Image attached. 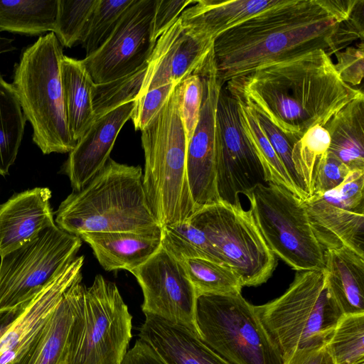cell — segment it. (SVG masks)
Returning a JSON list of instances; mask_svg holds the SVG:
<instances>
[{"label":"cell","instance_id":"21","mask_svg":"<svg viewBox=\"0 0 364 364\" xmlns=\"http://www.w3.org/2000/svg\"><path fill=\"white\" fill-rule=\"evenodd\" d=\"M82 279L65 291L26 349L9 364H65L70 330L86 288Z\"/></svg>","mask_w":364,"mask_h":364},{"label":"cell","instance_id":"15","mask_svg":"<svg viewBox=\"0 0 364 364\" xmlns=\"http://www.w3.org/2000/svg\"><path fill=\"white\" fill-rule=\"evenodd\" d=\"M130 272L141 289L144 315L182 326L199 336L196 323L198 296L180 262L161 247Z\"/></svg>","mask_w":364,"mask_h":364},{"label":"cell","instance_id":"40","mask_svg":"<svg viewBox=\"0 0 364 364\" xmlns=\"http://www.w3.org/2000/svg\"><path fill=\"white\" fill-rule=\"evenodd\" d=\"M170 83L147 91L135 100L130 119L136 130L144 129L156 115L176 87Z\"/></svg>","mask_w":364,"mask_h":364},{"label":"cell","instance_id":"10","mask_svg":"<svg viewBox=\"0 0 364 364\" xmlns=\"http://www.w3.org/2000/svg\"><path fill=\"white\" fill-rule=\"evenodd\" d=\"M188 222L205 235L222 262L240 277L243 287L260 285L271 277L276 256L250 209L220 201L198 209Z\"/></svg>","mask_w":364,"mask_h":364},{"label":"cell","instance_id":"14","mask_svg":"<svg viewBox=\"0 0 364 364\" xmlns=\"http://www.w3.org/2000/svg\"><path fill=\"white\" fill-rule=\"evenodd\" d=\"M158 0H134L105 44L81 60L94 84L137 70L147 63L156 44L153 23Z\"/></svg>","mask_w":364,"mask_h":364},{"label":"cell","instance_id":"12","mask_svg":"<svg viewBox=\"0 0 364 364\" xmlns=\"http://www.w3.org/2000/svg\"><path fill=\"white\" fill-rule=\"evenodd\" d=\"M216 181L220 201L241 205L239 194L247 196L266 184L263 167L243 132L237 100L223 85L216 109Z\"/></svg>","mask_w":364,"mask_h":364},{"label":"cell","instance_id":"31","mask_svg":"<svg viewBox=\"0 0 364 364\" xmlns=\"http://www.w3.org/2000/svg\"><path fill=\"white\" fill-rule=\"evenodd\" d=\"M161 247L178 262L203 259L224 264L205 235L188 220L162 227Z\"/></svg>","mask_w":364,"mask_h":364},{"label":"cell","instance_id":"48","mask_svg":"<svg viewBox=\"0 0 364 364\" xmlns=\"http://www.w3.org/2000/svg\"><path fill=\"white\" fill-rule=\"evenodd\" d=\"M355 364H364V362H360V363H355Z\"/></svg>","mask_w":364,"mask_h":364},{"label":"cell","instance_id":"25","mask_svg":"<svg viewBox=\"0 0 364 364\" xmlns=\"http://www.w3.org/2000/svg\"><path fill=\"white\" fill-rule=\"evenodd\" d=\"M327 288L343 314L364 313V257L347 247L325 250Z\"/></svg>","mask_w":364,"mask_h":364},{"label":"cell","instance_id":"22","mask_svg":"<svg viewBox=\"0 0 364 364\" xmlns=\"http://www.w3.org/2000/svg\"><path fill=\"white\" fill-rule=\"evenodd\" d=\"M139 337L166 364H231L192 331L155 316L145 314Z\"/></svg>","mask_w":364,"mask_h":364},{"label":"cell","instance_id":"29","mask_svg":"<svg viewBox=\"0 0 364 364\" xmlns=\"http://www.w3.org/2000/svg\"><path fill=\"white\" fill-rule=\"evenodd\" d=\"M26 118L12 84L0 75V175L9 174L23 139Z\"/></svg>","mask_w":364,"mask_h":364},{"label":"cell","instance_id":"39","mask_svg":"<svg viewBox=\"0 0 364 364\" xmlns=\"http://www.w3.org/2000/svg\"><path fill=\"white\" fill-rule=\"evenodd\" d=\"M255 112L261 128L284 166L293 183L299 192L302 200H305L309 198V196L297 176L291 159L292 149L295 143L262 114L256 111Z\"/></svg>","mask_w":364,"mask_h":364},{"label":"cell","instance_id":"44","mask_svg":"<svg viewBox=\"0 0 364 364\" xmlns=\"http://www.w3.org/2000/svg\"><path fill=\"white\" fill-rule=\"evenodd\" d=\"M283 364H336L328 346V341L316 346L297 349L284 360Z\"/></svg>","mask_w":364,"mask_h":364},{"label":"cell","instance_id":"3","mask_svg":"<svg viewBox=\"0 0 364 364\" xmlns=\"http://www.w3.org/2000/svg\"><path fill=\"white\" fill-rule=\"evenodd\" d=\"M55 213V225L77 237L84 232L161 231L146 198L141 166L110 158L87 184L61 202Z\"/></svg>","mask_w":364,"mask_h":364},{"label":"cell","instance_id":"9","mask_svg":"<svg viewBox=\"0 0 364 364\" xmlns=\"http://www.w3.org/2000/svg\"><path fill=\"white\" fill-rule=\"evenodd\" d=\"M247 197L255 221L275 256L296 272L324 269L325 249L301 198L270 182L257 186Z\"/></svg>","mask_w":364,"mask_h":364},{"label":"cell","instance_id":"8","mask_svg":"<svg viewBox=\"0 0 364 364\" xmlns=\"http://www.w3.org/2000/svg\"><path fill=\"white\" fill-rule=\"evenodd\" d=\"M132 328V316L117 285L96 275L79 304L65 364H122Z\"/></svg>","mask_w":364,"mask_h":364},{"label":"cell","instance_id":"11","mask_svg":"<svg viewBox=\"0 0 364 364\" xmlns=\"http://www.w3.org/2000/svg\"><path fill=\"white\" fill-rule=\"evenodd\" d=\"M82 240L55 224L1 256L0 311L23 306L73 259Z\"/></svg>","mask_w":364,"mask_h":364},{"label":"cell","instance_id":"41","mask_svg":"<svg viewBox=\"0 0 364 364\" xmlns=\"http://www.w3.org/2000/svg\"><path fill=\"white\" fill-rule=\"evenodd\" d=\"M350 171L347 166L327 151L316 163L311 196L336 188Z\"/></svg>","mask_w":364,"mask_h":364},{"label":"cell","instance_id":"45","mask_svg":"<svg viewBox=\"0 0 364 364\" xmlns=\"http://www.w3.org/2000/svg\"><path fill=\"white\" fill-rule=\"evenodd\" d=\"M122 364H166L156 352L146 343L137 339L127 350Z\"/></svg>","mask_w":364,"mask_h":364},{"label":"cell","instance_id":"18","mask_svg":"<svg viewBox=\"0 0 364 364\" xmlns=\"http://www.w3.org/2000/svg\"><path fill=\"white\" fill-rule=\"evenodd\" d=\"M83 263L84 256H76L31 299L21 315L0 338V364H9L26 349L65 291L82 278Z\"/></svg>","mask_w":364,"mask_h":364},{"label":"cell","instance_id":"7","mask_svg":"<svg viewBox=\"0 0 364 364\" xmlns=\"http://www.w3.org/2000/svg\"><path fill=\"white\" fill-rule=\"evenodd\" d=\"M196 323L201 340L231 364L284 363L256 306L241 293L198 296Z\"/></svg>","mask_w":364,"mask_h":364},{"label":"cell","instance_id":"5","mask_svg":"<svg viewBox=\"0 0 364 364\" xmlns=\"http://www.w3.org/2000/svg\"><path fill=\"white\" fill-rule=\"evenodd\" d=\"M63 46L53 32L40 36L22 53L14 86L43 154L70 153L76 143L68 127L60 78Z\"/></svg>","mask_w":364,"mask_h":364},{"label":"cell","instance_id":"26","mask_svg":"<svg viewBox=\"0 0 364 364\" xmlns=\"http://www.w3.org/2000/svg\"><path fill=\"white\" fill-rule=\"evenodd\" d=\"M60 78L68 130L77 143L95 120L92 102L94 82L81 60L63 55Z\"/></svg>","mask_w":364,"mask_h":364},{"label":"cell","instance_id":"28","mask_svg":"<svg viewBox=\"0 0 364 364\" xmlns=\"http://www.w3.org/2000/svg\"><path fill=\"white\" fill-rule=\"evenodd\" d=\"M58 0H0V32L27 36L53 32Z\"/></svg>","mask_w":364,"mask_h":364},{"label":"cell","instance_id":"17","mask_svg":"<svg viewBox=\"0 0 364 364\" xmlns=\"http://www.w3.org/2000/svg\"><path fill=\"white\" fill-rule=\"evenodd\" d=\"M213 43L188 32L178 18L156 40L138 97L170 83L178 85L189 76L199 75L213 54Z\"/></svg>","mask_w":364,"mask_h":364},{"label":"cell","instance_id":"42","mask_svg":"<svg viewBox=\"0 0 364 364\" xmlns=\"http://www.w3.org/2000/svg\"><path fill=\"white\" fill-rule=\"evenodd\" d=\"M334 54L337 59L334 67L340 78L350 86L360 85L364 75L363 42Z\"/></svg>","mask_w":364,"mask_h":364},{"label":"cell","instance_id":"13","mask_svg":"<svg viewBox=\"0 0 364 364\" xmlns=\"http://www.w3.org/2000/svg\"><path fill=\"white\" fill-rule=\"evenodd\" d=\"M363 187L364 170H352L336 188L303 200L325 250L344 246L364 257Z\"/></svg>","mask_w":364,"mask_h":364},{"label":"cell","instance_id":"27","mask_svg":"<svg viewBox=\"0 0 364 364\" xmlns=\"http://www.w3.org/2000/svg\"><path fill=\"white\" fill-rule=\"evenodd\" d=\"M323 127L330 136L328 152L350 171L364 170V95L344 106Z\"/></svg>","mask_w":364,"mask_h":364},{"label":"cell","instance_id":"16","mask_svg":"<svg viewBox=\"0 0 364 364\" xmlns=\"http://www.w3.org/2000/svg\"><path fill=\"white\" fill-rule=\"evenodd\" d=\"M203 85L198 122L187 143L186 175L198 209L220 202L216 181V109L220 90L213 53L200 75Z\"/></svg>","mask_w":364,"mask_h":364},{"label":"cell","instance_id":"35","mask_svg":"<svg viewBox=\"0 0 364 364\" xmlns=\"http://www.w3.org/2000/svg\"><path fill=\"white\" fill-rule=\"evenodd\" d=\"M98 0H58L55 26L53 32L62 46L81 43Z\"/></svg>","mask_w":364,"mask_h":364},{"label":"cell","instance_id":"43","mask_svg":"<svg viewBox=\"0 0 364 364\" xmlns=\"http://www.w3.org/2000/svg\"><path fill=\"white\" fill-rule=\"evenodd\" d=\"M195 1L196 0H158L153 23L154 39L156 41L179 18L182 12Z\"/></svg>","mask_w":364,"mask_h":364},{"label":"cell","instance_id":"6","mask_svg":"<svg viewBox=\"0 0 364 364\" xmlns=\"http://www.w3.org/2000/svg\"><path fill=\"white\" fill-rule=\"evenodd\" d=\"M256 309L284 360L297 349L327 342L343 315L327 288L324 270L296 272L282 295Z\"/></svg>","mask_w":364,"mask_h":364},{"label":"cell","instance_id":"33","mask_svg":"<svg viewBox=\"0 0 364 364\" xmlns=\"http://www.w3.org/2000/svg\"><path fill=\"white\" fill-rule=\"evenodd\" d=\"M147 63L134 73L102 84H94L92 102L95 119L137 98L146 73Z\"/></svg>","mask_w":364,"mask_h":364},{"label":"cell","instance_id":"1","mask_svg":"<svg viewBox=\"0 0 364 364\" xmlns=\"http://www.w3.org/2000/svg\"><path fill=\"white\" fill-rule=\"evenodd\" d=\"M358 0H281L217 37L213 59L224 85L259 68L321 49L339 51L336 34Z\"/></svg>","mask_w":364,"mask_h":364},{"label":"cell","instance_id":"19","mask_svg":"<svg viewBox=\"0 0 364 364\" xmlns=\"http://www.w3.org/2000/svg\"><path fill=\"white\" fill-rule=\"evenodd\" d=\"M134 105L135 101L126 103L95 119L77 141L63 167L73 191L81 190L105 166Z\"/></svg>","mask_w":364,"mask_h":364},{"label":"cell","instance_id":"23","mask_svg":"<svg viewBox=\"0 0 364 364\" xmlns=\"http://www.w3.org/2000/svg\"><path fill=\"white\" fill-rule=\"evenodd\" d=\"M281 0H196L180 15L183 28L214 41L220 34L269 9Z\"/></svg>","mask_w":364,"mask_h":364},{"label":"cell","instance_id":"30","mask_svg":"<svg viewBox=\"0 0 364 364\" xmlns=\"http://www.w3.org/2000/svg\"><path fill=\"white\" fill-rule=\"evenodd\" d=\"M234 97L237 101L238 113L243 132L263 167L267 183L281 186L302 200L284 166L261 128L255 111L241 99Z\"/></svg>","mask_w":364,"mask_h":364},{"label":"cell","instance_id":"24","mask_svg":"<svg viewBox=\"0 0 364 364\" xmlns=\"http://www.w3.org/2000/svg\"><path fill=\"white\" fill-rule=\"evenodd\" d=\"M79 237L90 246L106 271L131 272L146 262L161 247V231L84 232Z\"/></svg>","mask_w":364,"mask_h":364},{"label":"cell","instance_id":"38","mask_svg":"<svg viewBox=\"0 0 364 364\" xmlns=\"http://www.w3.org/2000/svg\"><path fill=\"white\" fill-rule=\"evenodd\" d=\"M178 110L184 127L187 143L198 122L203 85L200 75H192L176 86Z\"/></svg>","mask_w":364,"mask_h":364},{"label":"cell","instance_id":"36","mask_svg":"<svg viewBox=\"0 0 364 364\" xmlns=\"http://www.w3.org/2000/svg\"><path fill=\"white\" fill-rule=\"evenodd\" d=\"M329 145V134L319 125L309 129L294 145L291 154L294 167L309 197L311 193L316 163L328 151Z\"/></svg>","mask_w":364,"mask_h":364},{"label":"cell","instance_id":"46","mask_svg":"<svg viewBox=\"0 0 364 364\" xmlns=\"http://www.w3.org/2000/svg\"><path fill=\"white\" fill-rule=\"evenodd\" d=\"M28 304L11 310L0 311V338L21 315Z\"/></svg>","mask_w":364,"mask_h":364},{"label":"cell","instance_id":"4","mask_svg":"<svg viewBox=\"0 0 364 364\" xmlns=\"http://www.w3.org/2000/svg\"><path fill=\"white\" fill-rule=\"evenodd\" d=\"M176 86L141 131L145 160L143 187L149 208L161 228L188 221L196 211L186 175L187 140Z\"/></svg>","mask_w":364,"mask_h":364},{"label":"cell","instance_id":"32","mask_svg":"<svg viewBox=\"0 0 364 364\" xmlns=\"http://www.w3.org/2000/svg\"><path fill=\"white\" fill-rule=\"evenodd\" d=\"M197 296L241 293L240 277L229 266L203 259L180 262Z\"/></svg>","mask_w":364,"mask_h":364},{"label":"cell","instance_id":"37","mask_svg":"<svg viewBox=\"0 0 364 364\" xmlns=\"http://www.w3.org/2000/svg\"><path fill=\"white\" fill-rule=\"evenodd\" d=\"M134 0H98L81 43L89 56L99 50L112 35Z\"/></svg>","mask_w":364,"mask_h":364},{"label":"cell","instance_id":"2","mask_svg":"<svg viewBox=\"0 0 364 364\" xmlns=\"http://www.w3.org/2000/svg\"><path fill=\"white\" fill-rule=\"evenodd\" d=\"M226 89L262 114L294 143L363 92L344 82L319 49L259 68Z\"/></svg>","mask_w":364,"mask_h":364},{"label":"cell","instance_id":"34","mask_svg":"<svg viewBox=\"0 0 364 364\" xmlns=\"http://www.w3.org/2000/svg\"><path fill=\"white\" fill-rule=\"evenodd\" d=\"M328 346L336 364L364 361V313L343 314L339 318Z\"/></svg>","mask_w":364,"mask_h":364},{"label":"cell","instance_id":"20","mask_svg":"<svg viewBox=\"0 0 364 364\" xmlns=\"http://www.w3.org/2000/svg\"><path fill=\"white\" fill-rule=\"evenodd\" d=\"M51 191L36 187L14 193L0 203V257L55 225Z\"/></svg>","mask_w":364,"mask_h":364},{"label":"cell","instance_id":"47","mask_svg":"<svg viewBox=\"0 0 364 364\" xmlns=\"http://www.w3.org/2000/svg\"><path fill=\"white\" fill-rule=\"evenodd\" d=\"M15 49L16 47L14 45V40L0 34V55L11 52Z\"/></svg>","mask_w":364,"mask_h":364}]
</instances>
